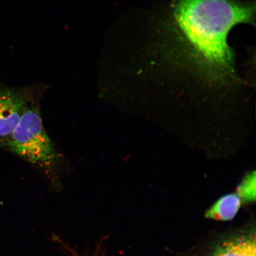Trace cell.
<instances>
[{
    "label": "cell",
    "mask_w": 256,
    "mask_h": 256,
    "mask_svg": "<svg viewBox=\"0 0 256 256\" xmlns=\"http://www.w3.org/2000/svg\"><path fill=\"white\" fill-rule=\"evenodd\" d=\"M241 204L242 201L238 194H226L206 211V217L217 220H231L238 214Z\"/></svg>",
    "instance_id": "4"
},
{
    "label": "cell",
    "mask_w": 256,
    "mask_h": 256,
    "mask_svg": "<svg viewBox=\"0 0 256 256\" xmlns=\"http://www.w3.org/2000/svg\"><path fill=\"white\" fill-rule=\"evenodd\" d=\"M28 100L23 92L0 84V142L14 132L28 106Z\"/></svg>",
    "instance_id": "2"
},
{
    "label": "cell",
    "mask_w": 256,
    "mask_h": 256,
    "mask_svg": "<svg viewBox=\"0 0 256 256\" xmlns=\"http://www.w3.org/2000/svg\"><path fill=\"white\" fill-rule=\"evenodd\" d=\"M210 256H256L255 236L220 243Z\"/></svg>",
    "instance_id": "3"
},
{
    "label": "cell",
    "mask_w": 256,
    "mask_h": 256,
    "mask_svg": "<svg viewBox=\"0 0 256 256\" xmlns=\"http://www.w3.org/2000/svg\"><path fill=\"white\" fill-rule=\"evenodd\" d=\"M238 195L242 202H252L256 200V172H249L243 178L241 183L236 190Z\"/></svg>",
    "instance_id": "5"
},
{
    "label": "cell",
    "mask_w": 256,
    "mask_h": 256,
    "mask_svg": "<svg viewBox=\"0 0 256 256\" xmlns=\"http://www.w3.org/2000/svg\"><path fill=\"white\" fill-rule=\"evenodd\" d=\"M69 252H70V254H72L71 256H82L78 254H76V252L72 251L71 250H70ZM87 256H104V252L102 251L101 248H99V249H98L97 250H96V252H94V254H92L91 255Z\"/></svg>",
    "instance_id": "6"
},
{
    "label": "cell",
    "mask_w": 256,
    "mask_h": 256,
    "mask_svg": "<svg viewBox=\"0 0 256 256\" xmlns=\"http://www.w3.org/2000/svg\"><path fill=\"white\" fill-rule=\"evenodd\" d=\"M0 145L31 164L53 167L58 162L55 146L48 135L39 110L34 106L26 108L15 130Z\"/></svg>",
    "instance_id": "1"
}]
</instances>
